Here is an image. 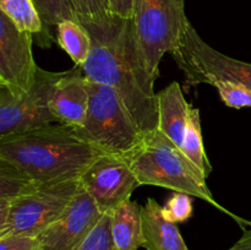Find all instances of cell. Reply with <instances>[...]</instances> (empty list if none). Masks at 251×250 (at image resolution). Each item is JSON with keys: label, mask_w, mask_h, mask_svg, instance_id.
Listing matches in <instances>:
<instances>
[{"label": "cell", "mask_w": 251, "mask_h": 250, "mask_svg": "<svg viewBox=\"0 0 251 250\" xmlns=\"http://www.w3.org/2000/svg\"><path fill=\"white\" fill-rule=\"evenodd\" d=\"M109 12L122 19H132L135 0H108Z\"/></svg>", "instance_id": "obj_26"}, {"label": "cell", "mask_w": 251, "mask_h": 250, "mask_svg": "<svg viewBox=\"0 0 251 250\" xmlns=\"http://www.w3.org/2000/svg\"><path fill=\"white\" fill-rule=\"evenodd\" d=\"M0 11L24 32L36 34L37 43L44 48V25L33 0H0Z\"/></svg>", "instance_id": "obj_18"}, {"label": "cell", "mask_w": 251, "mask_h": 250, "mask_svg": "<svg viewBox=\"0 0 251 250\" xmlns=\"http://www.w3.org/2000/svg\"><path fill=\"white\" fill-rule=\"evenodd\" d=\"M73 4L78 21L102 19L110 14L108 0H73Z\"/></svg>", "instance_id": "obj_24"}, {"label": "cell", "mask_w": 251, "mask_h": 250, "mask_svg": "<svg viewBox=\"0 0 251 250\" xmlns=\"http://www.w3.org/2000/svg\"><path fill=\"white\" fill-rule=\"evenodd\" d=\"M186 157L195 164L199 171L207 178L210 175L212 167L206 154L205 146H203L202 131H201L200 109L195 107H190L189 112V122L185 130L183 145L180 147Z\"/></svg>", "instance_id": "obj_19"}, {"label": "cell", "mask_w": 251, "mask_h": 250, "mask_svg": "<svg viewBox=\"0 0 251 250\" xmlns=\"http://www.w3.org/2000/svg\"><path fill=\"white\" fill-rule=\"evenodd\" d=\"M171 54L184 73L186 88L196 87L200 83L213 86L217 81H230L251 90V64L216 50L201 38L191 24Z\"/></svg>", "instance_id": "obj_6"}, {"label": "cell", "mask_w": 251, "mask_h": 250, "mask_svg": "<svg viewBox=\"0 0 251 250\" xmlns=\"http://www.w3.org/2000/svg\"><path fill=\"white\" fill-rule=\"evenodd\" d=\"M228 250H251V223L250 228L244 229V233L239 238V240Z\"/></svg>", "instance_id": "obj_27"}, {"label": "cell", "mask_w": 251, "mask_h": 250, "mask_svg": "<svg viewBox=\"0 0 251 250\" xmlns=\"http://www.w3.org/2000/svg\"><path fill=\"white\" fill-rule=\"evenodd\" d=\"M140 185H154L171 189L205 200L222 212L234 218L240 225L248 223L216 201L206 184V176L158 129L144 134L134 150L125 154Z\"/></svg>", "instance_id": "obj_3"}, {"label": "cell", "mask_w": 251, "mask_h": 250, "mask_svg": "<svg viewBox=\"0 0 251 250\" xmlns=\"http://www.w3.org/2000/svg\"><path fill=\"white\" fill-rule=\"evenodd\" d=\"M41 184L12 164L0 159V223L6 218L14 201L31 193Z\"/></svg>", "instance_id": "obj_16"}, {"label": "cell", "mask_w": 251, "mask_h": 250, "mask_svg": "<svg viewBox=\"0 0 251 250\" xmlns=\"http://www.w3.org/2000/svg\"><path fill=\"white\" fill-rule=\"evenodd\" d=\"M74 250H117L112 235V212L104 213L96 227Z\"/></svg>", "instance_id": "obj_21"}, {"label": "cell", "mask_w": 251, "mask_h": 250, "mask_svg": "<svg viewBox=\"0 0 251 250\" xmlns=\"http://www.w3.org/2000/svg\"><path fill=\"white\" fill-rule=\"evenodd\" d=\"M0 250H43L37 237L7 234L0 237Z\"/></svg>", "instance_id": "obj_25"}, {"label": "cell", "mask_w": 251, "mask_h": 250, "mask_svg": "<svg viewBox=\"0 0 251 250\" xmlns=\"http://www.w3.org/2000/svg\"><path fill=\"white\" fill-rule=\"evenodd\" d=\"M33 34L20 31L0 11V86L20 96L29 90L36 80L37 66L32 53Z\"/></svg>", "instance_id": "obj_10"}, {"label": "cell", "mask_w": 251, "mask_h": 250, "mask_svg": "<svg viewBox=\"0 0 251 250\" xmlns=\"http://www.w3.org/2000/svg\"><path fill=\"white\" fill-rule=\"evenodd\" d=\"M100 154L64 124L0 137V159L38 184L78 180Z\"/></svg>", "instance_id": "obj_2"}, {"label": "cell", "mask_w": 251, "mask_h": 250, "mask_svg": "<svg viewBox=\"0 0 251 250\" xmlns=\"http://www.w3.org/2000/svg\"><path fill=\"white\" fill-rule=\"evenodd\" d=\"M80 183L103 213L130 200L132 191L140 186L125 156L109 153L100 154L81 175Z\"/></svg>", "instance_id": "obj_9"}, {"label": "cell", "mask_w": 251, "mask_h": 250, "mask_svg": "<svg viewBox=\"0 0 251 250\" xmlns=\"http://www.w3.org/2000/svg\"><path fill=\"white\" fill-rule=\"evenodd\" d=\"M90 102V80L81 66L63 71L51 97L50 108L59 123L71 127L80 126Z\"/></svg>", "instance_id": "obj_12"}, {"label": "cell", "mask_w": 251, "mask_h": 250, "mask_svg": "<svg viewBox=\"0 0 251 250\" xmlns=\"http://www.w3.org/2000/svg\"><path fill=\"white\" fill-rule=\"evenodd\" d=\"M80 188V179L38 185L12 202L6 218L0 223V237L7 234L38 237L60 217Z\"/></svg>", "instance_id": "obj_7"}, {"label": "cell", "mask_w": 251, "mask_h": 250, "mask_svg": "<svg viewBox=\"0 0 251 250\" xmlns=\"http://www.w3.org/2000/svg\"><path fill=\"white\" fill-rule=\"evenodd\" d=\"M142 235L146 250H189L176 223L164 218L162 206L149 198L142 206Z\"/></svg>", "instance_id": "obj_14"}, {"label": "cell", "mask_w": 251, "mask_h": 250, "mask_svg": "<svg viewBox=\"0 0 251 250\" xmlns=\"http://www.w3.org/2000/svg\"><path fill=\"white\" fill-rule=\"evenodd\" d=\"M193 201L190 195L184 193H174L162 206L164 218L172 223L186 222L193 216Z\"/></svg>", "instance_id": "obj_23"}, {"label": "cell", "mask_w": 251, "mask_h": 250, "mask_svg": "<svg viewBox=\"0 0 251 250\" xmlns=\"http://www.w3.org/2000/svg\"><path fill=\"white\" fill-rule=\"evenodd\" d=\"M132 22L142 63L156 81L162 56L176 50L190 24L185 0H135Z\"/></svg>", "instance_id": "obj_5"}, {"label": "cell", "mask_w": 251, "mask_h": 250, "mask_svg": "<svg viewBox=\"0 0 251 250\" xmlns=\"http://www.w3.org/2000/svg\"><path fill=\"white\" fill-rule=\"evenodd\" d=\"M91 37V51L81 68L90 81L115 88L144 134L158 124L157 93L142 63L132 19L109 14L78 21Z\"/></svg>", "instance_id": "obj_1"}, {"label": "cell", "mask_w": 251, "mask_h": 250, "mask_svg": "<svg viewBox=\"0 0 251 250\" xmlns=\"http://www.w3.org/2000/svg\"><path fill=\"white\" fill-rule=\"evenodd\" d=\"M190 107L191 104L184 97L181 86L176 81L157 93V129L178 147L183 145Z\"/></svg>", "instance_id": "obj_13"}, {"label": "cell", "mask_w": 251, "mask_h": 250, "mask_svg": "<svg viewBox=\"0 0 251 250\" xmlns=\"http://www.w3.org/2000/svg\"><path fill=\"white\" fill-rule=\"evenodd\" d=\"M142 206L127 200L112 211V235L117 250H137L144 245Z\"/></svg>", "instance_id": "obj_15"}, {"label": "cell", "mask_w": 251, "mask_h": 250, "mask_svg": "<svg viewBox=\"0 0 251 250\" xmlns=\"http://www.w3.org/2000/svg\"><path fill=\"white\" fill-rule=\"evenodd\" d=\"M104 213L81 186L60 217L38 235L43 250H74Z\"/></svg>", "instance_id": "obj_11"}, {"label": "cell", "mask_w": 251, "mask_h": 250, "mask_svg": "<svg viewBox=\"0 0 251 250\" xmlns=\"http://www.w3.org/2000/svg\"><path fill=\"white\" fill-rule=\"evenodd\" d=\"M74 130L80 139L103 153L122 156L134 150L144 136L118 91L92 81L85 120Z\"/></svg>", "instance_id": "obj_4"}, {"label": "cell", "mask_w": 251, "mask_h": 250, "mask_svg": "<svg viewBox=\"0 0 251 250\" xmlns=\"http://www.w3.org/2000/svg\"><path fill=\"white\" fill-rule=\"evenodd\" d=\"M61 75L38 68L32 87L20 96L0 86V137L60 124L50 102Z\"/></svg>", "instance_id": "obj_8"}, {"label": "cell", "mask_w": 251, "mask_h": 250, "mask_svg": "<svg viewBox=\"0 0 251 250\" xmlns=\"http://www.w3.org/2000/svg\"><path fill=\"white\" fill-rule=\"evenodd\" d=\"M56 43L73 59L76 66H82L91 51V37L78 21H64L56 26Z\"/></svg>", "instance_id": "obj_17"}, {"label": "cell", "mask_w": 251, "mask_h": 250, "mask_svg": "<svg viewBox=\"0 0 251 250\" xmlns=\"http://www.w3.org/2000/svg\"><path fill=\"white\" fill-rule=\"evenodd\" d=\"M42 22L44 25V48L53 42L51 27L58 26L64 21H78L73 0H33Z\"/></svg>", "instance_id": "obj_20"}, {"label": "cell", "mask_w": 251, "mask_h": 250, "mask_svg": "<svg viewBox=\"0 0 251 250\" xmlns=\"http://www.w3.org/2000/svg\"><path fill=\"white\" fill-rule=\"evenodd\" d=\"M218 91L220 98L227 107L235 108H251V90L240 83L230 81H217L213 85Z\"/></svg>", "instance_id": "obj_22"}]
</instances>
